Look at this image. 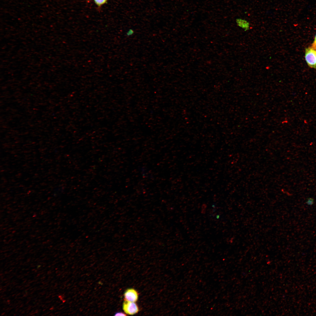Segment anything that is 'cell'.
<instances>
[{
    "mask_svg": "<svg viewBox=\"0 0 316 316\" xmlns=\"http://www.w3.org/2000/svg\"><path fill=\"white\" fill-rule=\"evenodd\" d=\"M314 44L315 45V46H316V35L315 36V40H314Z\"/></svg>",
    "mask_w": 316,
    "mask_h": 316,
    "instance_id": "cell-8",
    "label": "cell"
},
{
    "mask_svg": "<svg viewBox=\"0 0 316 316\" xmlns=\"http://www.w3.org/2000/svg\"><path fill=\"white\" fill-rule=\"evenodd\" d=\"M124 296L126 300L133 302H136L138 298L137 292L133 288L127 289L124 292Z\"/></svg>",
    "mask_w": 316,
    "mask_h": 316,
    "instance_id": "cell-3",
    "label": "cell"
},
{
    "mask_svg": "<svg viewBox=\"0 0 316 316\" xmlns=\"http://www.w3.org/2000/svg\"><path fill=\"white\" fill-rule=\"evenodd\" d=\"M305 57L308 65L316 69V49L309 47L305 49Z\"/></svg>",
    "mask_w": 316,
    "mask_h": 316,
    "instance_id": "cell-1",
    "label": "cell"
},
{
    "mask_svg": "<svg viewBox=\"0 0 316 316\" xmlns=\"http://www.w3.org/2000/svg\"><path fill=\"white\" fill-rule=\"evenodd\" d=\"M95 3L99 7L101 6L107 2L108 0H94Z\"/></svg>",
    "mask_w": 316,
    "mask_h": 316,
    "instance_id": "cell-5",
    "label": "cell"
},
{
    "mask_svg": "<svg viewBox=\"0 0 316 316\" xmlns=\"http://www.w3.org/2000/svg\"><path fill=\"white\" fill-rule=\"evenodd\" d=\"M115 316H126V315L121 312H117L114 315Z\"/></svg>",
    "mask_w": 316,
    "mask_h": 316,
    "instance_id": "cell-7",
    "label": "cell"
},
{
    "mask_svg": "<svg viewBox=\"0 0 316 316\" xmlns=\"http://www.w3.org/2000/svg\"><path fill=\"white\" fill-rule=\"evenodd\" d=\"M134 33V30L132 29H129L126 33V35L127 36H130L132 35Z\"/></svg>",
    "mask_w": 316,
    "mask_h": 316,
    "instance_id": "cell-6",
    "label": "cell"
},
{
    "mask_svg": "<svg viewBox=\"0 0 316 316\" xmlns=\"http://www.w3.org/2000/svg\"><path fill=\"white\" fill-rule=\"evenodd\" d=\"M123 309L125 312L130 315H134L139 311V308L135 302L125 300L123 304Z\"/></svg>",
    "mask_w": 316,
    "mask_h": 316,
    "instance_id": "cell-2",
    "label": "cell"
},
{
    "mask_svg": "<svg viewBox=\"0 0 316 316\" xmlns=\"http://www.w3.org/2000/svg\"><path fill=\"white\" fill-rule=\"evenodd\" d=\"M236 22L237 25L242 28L245 31L249 30L250 24L249 22L245 19L238 18L236 19Z\"/></svg>",
    "mask_w": 316,
    "mask_h": 316,
    "instance_id": "cell-4",
    "label": "cell"
}]
</instances>
